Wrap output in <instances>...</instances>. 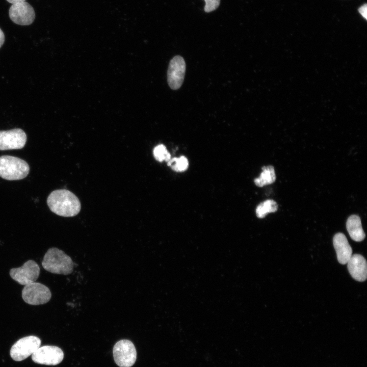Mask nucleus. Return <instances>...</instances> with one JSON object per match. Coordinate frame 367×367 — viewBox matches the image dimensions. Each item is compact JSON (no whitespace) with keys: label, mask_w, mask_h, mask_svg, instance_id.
Returning <instances> with one entry per match:
<instances>
[{"label":"nucleus","mask_w":367,"mask_h":367,"mask_svg":"<svg viewBox=\"0 0 367 367\" xmlns=\"http://www.w3.org/2000/svg\"><path fill=\"white\" fill-rule=\"evenodd\" d=\"M47 204L54 213L62 217H73L81 211L78 198L73 193L66 189L53 191L47 198Z\"/></svg>","instance_id":"f257e3e1"},{"label":"nucleus","mask_w":367,"mask_h":367,"mask_svg":"<svg viewBox=\"0 0 367 367\" xmlns=\"http://www.w3.org/2000/svg\"><path fill=\"white\" fill-rule=\"evenodd\" d=\"M73 262L71 257L57 248H50L45 254L42 266L51 273L68 275L73 270Z\"/></svg>","instance_id":"f03ea898"},{"label":"nucleus","mask_w":367,"mask_h":367,"mask_svg":"<svg viewBox=\"0 0 367 367\" xmlns=\"http://www.w3.org/2000/svg\"><path fill=\"white\" fill-rule=\"evenodd\" d=\"M30 171L29 164L24 160L10 155L0 156V177L8 180L24 178Z\"/></svg>","instance_id":"7ed1b4c3"},{"label":"nucleus","mask_w":367,"mask_h":367,"mask_svg":"<svg viewBox=\"0 0 367 367\" xmlns=\"http://www.w3.org/2000/svg\"><path fill=\"white\" fill-rule=\"evenodd\" d=\"M51 293L48 287L39 283L34 282L24 285L22 290L23 301L30 305L44 304L50 300Z\"/></svg>","instance_id":"20e7f679"},{"label":"nucleus","mask_w":367,"mask_h":367,"mask_svg":"<svg viewBox=\"0 0 367 367\" xmlns=\"http://www.w3.org/2000/svg\"><path fill=\"white\" fill-rule=\"evenodd\" d=\"M113 353L116 363L120 367H131L137 359L136 348L128 339L117 342L113 347Z\"/></svg>","instance_id":"39448f33"},{"label":"nucleus","mask_w":367,"mask_h":367,"mask_svg":"<svg viewBox=\"0 0 367 367\" xmlns=\"http://www.w3.org/2000/svg\"><path fill=\"white\" fill-rule=\"evenodd\" d=\"M40 345V339L36 336L22 337L12 346L10 351V356L15 361H22L32 355Z\"/></svg>","instance_id":"423d86ee"},{"label":"nucleus","mask_w":367,"mask_h":367,"mask_svg":"<svg viewBox=\"0 0 367 367\" xmlns=\"http://www.w3.org/2000/svg\"><path fill=\"white\" fill-rule=\"evenodd\" d=\"M11 277L23 285L35 282L40 274V267L33 260H29L19 268H12L9 272Z\"/></svg>","instance_id":"0eeeda50"},{"label":"nucleus","mask_w":367,"mask_h":367,"mask_svg":"<svg viewBox=\"0 0 367 367\" xmlns=\"http://www.w3.org/2000/svg\"><path fill=\"white\" fill-rule=\"evenodd\" d=\"M63 351L57 346H44L39 347L32 355L33 361L37 363L48 365L59 364L63 359Z\"/></svg>","instance_id":"6e6552de"},{"label":"nucleus","mask_w":367,"mask_h":367,"mask_svg":"<svg viewBox=\"0 0 367 367\" xmlns=\"http://www.w3.org/2000/svg\"><path fill=\"white\" fill-rule=\"evenodd\" d=\"M27 140L26 134L22 129L0 130V150L21 149Z\"/></svg>","instance_id":"1a4fd4ad"},{"label":"nucleus","mask_w":367,"mask_h":367,"mask_svg":"<svg viewBox=\"0 0 367 367\" xmlns=\"http://www.w3.org/2000/svg\"><path fill=\"white\" fill-rule=\"evenodd\" d=\"M9 15L13 22L21 25L32 24L35 18L33 7L25 1L12 4L9 10Z\"/></svg>","instance_id":"9d476101"},{"label":"nucleus","mask_w":367,"mask_h":367,"mask_svg":"<svg viewBox=\"0 0 367 367\" xmlns=\"http://www.w3.org/2000/svg\"><path fill=\"white\" fill-rule=\"evenodd\" d=\"M186 72V63L184 58L176 56L170 61L167 71V82L170 88L178 89L182 85Z\"/></svg>","instance_id":"9b49d317"},{"label":"nucleus","mask_w":367,"mask_h":367,"mask_svg":"<svg viewBox=\"0 0 367 367\" xmlns=\"http://www.w3.org/2000/svg\"><path fill=\"white\" fill-rule=\"evenodd\" d=\"M348 269L352 277L357 281H364L366 279L367 264L362 255L355 254L347 263Z\"/></svg>","instance_id":"f8f14e48"},{"label":"nucleus","mask_w":367,"mask_h":367,"mask_svg":"<svg viewBox=\"0 0 367 367\" xmlns=\"http://www.w3.org/2000/svg\"><path fill=\"white\" fill-rule=\"evenodd\" d=\"M333 243L338 262L346 264L352 256V250L346 236L342 233H337L333 237Z\"/></svg>","instance_id":"ddd939ff"},{"label":"nucleus","mask_w":367,"mask_h":367,"mask_svg":"<svg viewBox=\"0 0 367 367\" xmlns=\"http://www.w3.org/2000/svg\"><path fill=\"white\" fill-rule=\"evenodd\" d=\"M346 226L352 240L356 242H360L364 239L365 235L358 216L355 215L350 216L347 220Z\"/></svg>","instance_id":"4468645a"},{"label":"nucleus","mask_w":367,"mask_h":367,"mask_svg":"<svg viewBox=\"0 0 367 367\" xmlns=\"http://www.w3.org/2000/svg\"><path fill=\"white\" fill-rule=\"evenodd\" d=\"M276 179V175L274 167L272 166H265L262 168L260 176L254 179V184L259 187L273 183Z\"/></svg>","instance_id":"2eb2a0df"},{"label":"nucleus","mask_w":367,"mask_h":367,"mask_svg":"<svg viewBox=\"0 0 367 367\" xmlns=\"http://www.w3.org/2000/svg\"><path fill=\"white\" fill-rule=\"evenodd\" d=\"M277 207V204L274 200L268 199L258 205L256 208V216L259 218H263L268 213L276 212Z\"/></svg>","instance_id":"dca6fc26"},{"label":"nucleus","mask_w":367,"mask_h":367,"mask_svg":"<svg viewBox=\"0 0 367 367\" xmlns=\"http://www.w3.org/2000/svg\"><path fill=\"white\" fill-rule=\"evenodd\" d=\"M167 165L174 171L183 172L188 169L189 162L186 156L181 155L179 158H171L167 162Z\"/></svg>","instance_id":"f3484780"},{"label":"nucleus","mask_w":367,"mask_h":367,"mask_svg":"<svg viewBox=\"0 0 367 367\" xmlns=\"http://www.w3.org/2000/svg\"><path fill=\"white\" fill-rule=\"evenodd\" d=\"M153 154L155 160L160 162L164 161L168 162L171 158V154L167 150L166 146L162 144L156 146L154 148Z\"/></svg>","instance_id":"a211bd4d"},{"label":"nucleus","mask_w":367,"mask_h":367,"mask_svg":"<svg viewBox=\"0 0 367 367\" xmlns=\"http://www.w3.org/2000/svg\"><path fill=\"white\" fill-rule=\"evenodd\" d=\"M205 5L204 11L206 12H210L216 10L219 6L220 0H204Z\"/></svg>","instance_id":"6ab92c4d"},{"label":"nucleus","mask_w":367,"mask_h":367,"mask_svg":"<svg viewBox=\"0 0 367 367\" xmlns=\"http://www.w3.org/2000/svg\"><path fill=\"white\" fill-rule=\"evenodd\" d=\"M358 11L360 13V14L362 15V16L365 19H366V16H367L366 4H364V5L361 6L358 8Z\"/></svg>","instance_id":"aec40b11"},{"label":"nucleus","mask_w":367,"mask_h":367,"mask_svg":"<svg viewBox=\"0 0 367 367\" xmlns=\"http://www.w3.org/2000/svg\"><path fill=\"white\" fill-rule=\"evenodd\" d=\"M5 41V35L3 31L0 29V48L3 45Z\"/></svg>","instance_id":"412c9836"},{"label":"nucleus","mask_w":367,"mask_h":367,"mask_svg":"<svg viewBox=\"0 0 367 367\" xmlns=\"http://www.w3.org/2000/svg\"><path fill=\"white\" fill-rule=\"evenodd\" d=\"M25 1V0H7V2H8L9 3H10L12 4H16V3H20V2H24Z\"/></svg>","instance_id":"4be33fe9"}]
</instances>
